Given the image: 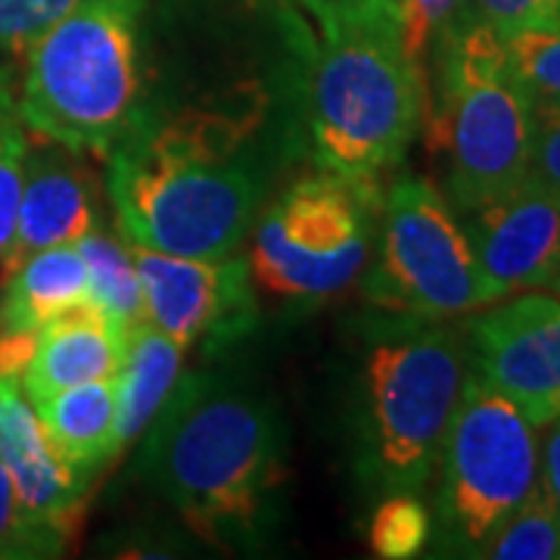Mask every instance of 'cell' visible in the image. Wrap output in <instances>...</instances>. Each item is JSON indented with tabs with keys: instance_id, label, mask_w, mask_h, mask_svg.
<instances>
[{
	"instance_id": "obj_1",
	"label": "cell",
	"mask_w": 560,
	"mask_h": 560,
	"mask_svg": "<svg viewBox=\"0 0 560 560\" xmlns=\"http://www.w3.org/2000/svg\"><path fill=\"white\" fill-rule=\"evenodd\" d=\"M253 121L215 109L140 113L106 153V190L125 243L197 259L234 256L265 200L249 150Z\"/></svg>"
},
{
	"instance_id": "obj_2",
	"label": "cell",
	"mask_w": 560,
	"mask_h": 560,
	"mask_svg": "<svg viewBox=\"0 0 560 560\" xmlns=\"http://www.w3.org/2000/svg\"><path fill=\"white\" fill-rule=\"evenodd\" d=\"M135 470L202 539L256 541L283 477L278 411L237 383L178 377L143 430Z\"/></svg>"
},
{
	"instance_id": "obj_3",
	"label": "cell",
	"mask_w": 560,
	"mask_h": 560,
	"mask_svg": "<svg viewBox=\"0 0 560 560\" xmlns=\"http://www.w3.org/2000/svg\"><path fill=\"white\" fill-rule=\"evenodd\" d=\"M308 135L320 172L377 180L396 168L427 116V72L401 47L396 3H346L312 13Z\"/></svg>"
},
{
	"instance_id": "obj_4",
	"label": "cell",
	"mask_w": 560,
	"mask_h": 560,
	"mask_svg": "<svg viewBox=\"0 0 560 560\" xmlns=\"http://www.w3.org/2000/svg\"><path fill=\"white\" fill-rule=\"evenodd\" d=\"M143 0H79L22 57V125L40 140L106 156L140 116Z\"/></svg>"
},
{
	"instance_id": "obj_5",
	"label": "cell",
	"mask_w": 560,
	"mask_h": 560,
	"mask_svg": "<svg viewBox=\"0 0 560 560\" xmlns=\"http://www.w3.org/2000/svg\"><path fill=\"white\" fill-rule=\"evenodd\" d=\"M467 340L445 320L401 318L368 349L361 470L386 492L420 495L467 381Z\"/></svg>"
},
{
	"instance_id": "obj_6",
	"label": "cell",
	"mask_w": 560,
	"mask_h": 560,
	"mask_svg": "<svg viewBox=\"0 0 560 560\" xmlns=\"http://www.w3.org/2000/svg\"><path fill=\"white\" fill-rule=\"evenodd\" d=\"M440 103L433 147L445 156V200L470 212L529 175L533 101L508 62L504 40L477 16L440 38Z\"/></svg>"
},
{
	"instance_id": "obj_7",
	"label": "cell",
	"mask_w": 560,
	"mask_h": 560,
	"mask_svg": "<svg viewBox=\"0 0 560 560\" xmlns=\"http://www.w3.org/2000/svg\"><path fill=\"white\" fill-rule=\"evenodd\" d=\"M436 467L433 539L442 555L482 558L539 486V427L467 371Z\"/></svg>"
},
{
	"instance_id": "obj_8",
	"label": "cell",
	"mask_w": 560,
	"mask_h": 560,
	"mask_svg": "<svg viewBox=\"0 0 560 560\" xmlns=\"http://www.w3.org/2000/svg\"><path fill=\"white\" fill-rule=\"evenodd\" d=\"M377 180L320 172L261 212L249 256L253 283L278 300H327L361 275L381 219Z\"/></svg>"
},
{
	"instance_id": "obj_9",
	"label": "cell",
	"mask_w": 560,
	"mask_h": 560,
	"mask_svg": "<svg viewBox=\"0 0 560 560\" xmlns=\"http://www.w3.org/2000/svg\"><path fill=\"white\" fill-rule=\"evenodd\" d=\"M377 221L381 256L364 278V296L383 312L455 320L495 302L455 206L430 180H396Z\"/></svg>"
},
{
	"instance_id": "obj_10",
	"label": "cell",
	"mask_w": 560,
	"mask_h": 560,
	"mask_svg": "<svg viewBox=\"0 0 560 560\" xmlns=\"http://www.w3.org/2000/svg\"><path fill=\"white\" fill-rule=\"evenodd\" d=\"M131 246V243H128ZM147 324L180 349L237 340L256 324L253 271L243 256L197 259L131 246Z\"/></svg>"
},
{
	"instance_id": "obj_11",
	"label": "cell",
	"mask_w": 560,
	"mask_h": 560,
	"mask_svg": "<svg viewBox=\"0 0 560 560\" xmlns=\"http://www.w3.org/2000/svg\"><path fill=\"white\" fill-rule=\"evenodd\" d=\"M467 368L536 427L560 418V300L526 290L486 305L467 324Z\"/></svg>"
},
{
	"instance_id": "obj_12",
	"label": "cell",
	"mask_w": 560,
	"mask_h": 560,
	"mask_svg": "<svg viewBox=\"0 0 560 560\" xmlns=\"http://www.w3.org/2000/svg\"><path fill=\"white\" fill-rule=\"evenodd\" d=\"M464 215V231L495 302L551 287L560 271V197L536 178Z\"/></svg>"
},
{
	"instance_id": "obj_13",
	"label": "cell",
	"mask_w": 560,
	"mask_h": 560,
	"mask_svg": "<svg viewBox=\"0 0 560 560\" xmlns=\"http://www.w3.org/2000/svg\"><path fill=\"white\" fill-rule=\"evenodd\" d=\"M81 153L60 143L40 140L25 153L22 194L16 209V231L0 261L3 278H10L22 261L50 246H69L97 231V190Z\"/></svg>"
},
{
	"instance_id": "obj_14",
	"label": "cell",
	"mask_w": 560,
	"mask_h": 560,
	"mask_svg": "<svg viewBox=\"0 0 560 560\" xmlns=\"http://www.w3.org/2000/svg\"><path fill=\"white\" fill-rule=\"evenodd\" d=\"M0 464L32 521L69 541L91 480L75 474L44 433L20 381H0Z\"/></svg>"
},
{
	"instance_id": "obj_15",
	"label": "cell",
	"mask_w": 560,
	"mask_h": 560,
	"mask_svg": "<svg viewBox=\"0 0 560 560\" xmlns=\"http://www.w3.org/2000/svg\"><path fill=\"white\" fill-rule=\"evenodd\" d=\"M125 340L128 334L91 302L66 312L38 330L35 352L20 377L22 393L35 401L79 383L116 377Z\"/></svg>"
},
{
	"instance_id": "obj_16",
	"label": "cell",
	"mask_w": 560,
	"mask_h": 560,
	"mask_svg": "<svg viewBox=\"0 0 560 560\" xmlns=\"http://www.w3.org/2000/svg\"><path fill=\"white\" fill-rule=\"evenodd\" d=\"M32 405L54 448L84 480H94L106 464L119 458L116 452V377L79 383L54 396L35 399Z\"/></svg>"
},
{
	"instance_id": "obj_17",
	"label": "cell",
	"mask_w": 560,
	"mask_h": 560,
	"mask_svg": "<svg viewBox=\"0 0 560 560\" xmlns=\"http://www.w3.org/2000/svg\"><path fill=\"white\" fill-rule=\"evenodd\" d=\"M7 280L10 287L0 305V330L38 334L44 324L91 302V280L79 243L40 249Z\"/></svg>"
},
{
	"instance_id": "obj_18",
	"label": "cell",
	"mask_w": 560,
	"mask_h": 560,
	"mask_svg": "<svg viewBox=\"0 0 560 560\" xmlns=\"http://www.w3.org/2000/svg\"><path fill=\"white\" fill-rule=\"evenodd\" d=\"M184 349L153 324H138L128 340L116 374V452H125L160 415L180 377Z\"/></svg>"
},
{
	"instance_id": "obj_19",
	"label": "cell",
	"mask_w": 560,
	"mask_h": 560,
	"mask_svg": "<svg viewBox=\"0 0 560 560\" xmlns=\"http://www.w3.org/2000/svg\"><path fill=\"white\" fill-rule=\"evenodd\" d=\"M79 249L88 265L91 305L101 308L109 320H116L125 334H131L138 324H147L143 287H140L131 246H125L109 234L91 231L88 237L79 241Z\"/></svg>"
},
{
	"instance_id": "obj_20",
	"label": "cell",
	"mask_w": 560,
	"mask_h": 560,
	"mask_svg": "<svg viewBox=\"0 0 560 560\" xmlns=\"http://www.w3.org/2000/svg\"><path fill=\"white\" fill-rule=\"evenodd\" d=\"M25 153H28V128L22 125L16 84L10 69L0 66V261L7 259V249L16 231Z\"/></svg>"
},
{
	"instance_id": "obj_21",
	"label": "cell",
	"mask_w": 560,
	"mask_h": 560,
	"mask_svg": "<svg viewBox=\"0 0 560 560\" xmlns=\"http://www.w3.org/2000/svg\"><path fill=\"white\" fill-rule=\"evenodd\" d=\"M368 541L383 560L418 558L433 541V514L415 492H386L371 514Z\"/></svg>"
},
{
	"instance_id": "obj_22",
	"label": "cell",
	"mask_w": 560,
	"mask_h": 560,
	"mask_svg": "<svg viewBox=\"0 0 560 560\" xmlns=\"http://www.w3.org/2000/svg\"><path fill=\"white\" fill-rule=\"evenodd\" d=\"M482 558L555 560L560 558V514L539 486L511 514V521L489 541Z\"/></svg>"
},
{
	"instance_id": "obj_23",
	"label": "cell",
	"mask_w": 560,
	"mask_h": 560,
	"mask_svg": "<svg viewBox=\"0 0 560 560\" xmlns=\"http://www.w3.org/2000/svg\"><path fill=\"white\" fill-rule=\"evenodd\" d=\"M508 62L533 103H560V20L504 40Z\"/></svg>"
},
{
	"instance_id": "obj_24",
	"label": "cell",
	"mask_w": 560,
	"mask_h": 560,
	"mask_svg": "<svg viewBox=\"0 0 560 560\" xmlns=\"http://www.w3.org/2000/svg\"><path fill=\"white\" fill-rule=\"evenodd\" d=\"M66 548V539L44 529L25 514L16 486L7 467L0 464V560H38L57 558Z\"/></svg>"
},
{
	"instance_id": "obj_25",
	"label": "cell",
	"mask_w": 560,
	"mask_h": 560,
	"mask_svg": "<svg viewBox=\"0 0 560 560\" xmlns=\"http://www.w3.org/2000/svg\"><path fill=\"white\" fill-rule=\"evenodd\" d=\"M467 0H396L401 47L427 72V57L458 20Z\"/></svg>"
},
{
	"instance_id": "obj_26",
	"label": "cell",
	"mask_w": 560,
	"mask_h": 560,
	"mask_svg": "<svg viewBox=\"0 0 560 560\" xmlns=\"http://www.w3.org/2000/svg\"><path fill=\"white\" fill-rule=\"evenodd\" d=\"M79 0H0V54L22 57Z\"/></svg>"
},
{
	"instance_id": "obj_27",
	"label": "cell",
	"mask_w": 560,
	"mask_h": 560,
	"mask_svg": "<svg viewBox=\"0 0 560 560\" xmlns=\"http://www.w3.org/2000/svg\"><path fill=\"white\" fill-rule=\"evenodd\" d=\"M470 3H474V16L486 22L501 40L560 20V0H470Z\"/></svg>"
},
{
	"instance_id": "obj_28",
	"label": "cell",
	"mask_w": 560,
	"mask_h": 560,
	"mask_svg": "<svg viewBox=\"0 0 560 560\" xmlns=\"http://www.w3.org/2000/svg\"><path fill=\"white\" fill-rule=\"evenodd\" d=\"M529 178L560 197V103H533Z\"/></svg>"
},
{
	"instance_id": "obj_29",
	"label": "cell",
	"mask_w": 560,
	"mask_h": 560,
	"mask_svg": "<svg viewBox=\"0 0 560 560\" xmlns=\"http://www.w3.org/2000/svg\"><path fill=\"white\" fill-rule=\"evenodd\" d=\"M539 489L560 514V418L548 423V436L539 445Z\"/></svg>"
},
{
	"instance_id": "obj_30",
	"label": "cell",
	"mask_w": 560,
	"mask_h": 560,
	"mask_svg": "<svg viewBox=\"0 0 560 560\" xmlns=\"http://www.w3.org/2000/svg\"><path fill=\"white\" fill-rule=\"evenodd\" d=\"M305 10H312V13H318V10H327V7H346V3H374V0H300ZM389 3H396V0H389Z\"/></svg>"
},
{
	"instance_id": "obj_31",
	"label": "cell",
	"mask_w": 560,
	"mask_h": 560,
	"mask_svg": "<svg viewBox=\"0 0 560 560\" xmlns=\"http://www.w3.org/2000/svg\"><path fill=\"white\" fill-rule=\"evenodd\" d=\"M555 290H558V296H560V271H558V278H555V283H551Z\"/></svg>"
}]
</instances>
